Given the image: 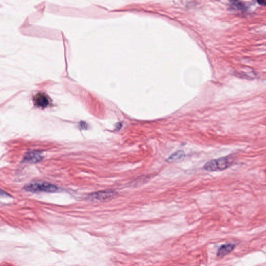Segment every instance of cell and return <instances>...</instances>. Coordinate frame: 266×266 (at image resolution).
<instances>
[{"label":"cell","instance_id":"1","mask_svg":"<svg viewBox=\"0 0 266 266\" xmlns=\"http://www.w3.org/2000/svg\"><path fill=\"white\" fill-rule=\"evenodd\" d=\"M232 164V158L225 156L208 161L204 165L203 169L208 171H222L228 169Z\"/></svg>","mask_w":266,"mask_h":266},{"label":"cell","instance_id":"2","mask_svg":"<svg viewBox=\"0 0 266 266\" xmlns=\"http://www.w3.org/2000/svg\"><path fill=\"white\" fill-rule=\"evenodd\" d=\"M24 189L30 192H56L58 188L54 184L43 182H34L30 183L24 187Z\"/></svg>","mask_w":266,"mask_h":266},{"label":"cell","instance_id":"3","mask_svg":"<svg viewBox=\"0 0 266 266\" xmlns=\"http://www.w3.org/2000/svg\"><path fill=\"white\" fill-rule=\"evenodd\" d=\"M117 193L112 190H106L100 191L97 193H93L89 195L88 197L91 200H105L115 197Z\"/></svg>","mask_w":266,"mask_h":266},{"label":"cell","instance_id":"4","mask_svg":"<svg viewBox=\"0 0 266 266\" xmlns=\"http://www.w3.org/2000/svg\"><path fill=\"white\" fill-rule=\"evenodd\" d=\"M42 159V154L38 151H30L24 156V160L26 163H35L41 161Z\"/></svg>","mask_w":266,"mask_h":266},{"label":"cell","instance_id":"5","mask_svg":"<svg viewBox=\"0 0 266 266\" xmlns=\"http://www.w3.org/2000/svg\"><path fill=\"white\" fill-rule=\"evenodd\" d=\"M34 103L35 105L41 108H45L49 104V99L44 93H39L34 97Z\"/></svg>","mask_w":266,"mask_h":266},{"label":"cell","instance_id":"6","mask_svg":"<svg viewBox=\"0 0 266 266\" xmlns=\"http://www.w3.org/2000/svg\"><path fill=\"white\" fill-rule=\"evenodd\" d=\"M235 248V245L231 243L225 244L224 245H221V246L219 248L217 252V257L222 258L224 256L228 255Z\"/></svg>","mask_w":266,"mask_h":266},{"label":"cell","instance_id":"7","mask_svg":"<svg viewBox=\"0 0 266 266\" xmlns=\"http://www.w3.org/2000/svg\"><path fill=\"white\" fill-rule=\"evenodd\" d=\"M184 157V153L182 151H179L171 154L168 158V161L169 162H175L180 160Z\"/></svg>","mask_w":266,"mask_h":266},{"label":"cell","instance_id":"8","mask_svg":"<svg viewBox=\"0 0 266 266\" xmlns=\"http://www.w3.org/2000/svg\"><path fill=\"white\" fill-rule=\"evenodd\" d=\"M231 5L232 8L237 10H242L244 8V5L239 0H232Z\"/></svg>","mask_w":266,"mask_h":266},{"label":"cell","instance_id":"9","mask_svg":"<svg viewBox=\"0 0 266 266\" xmlns=\"http://www.w3.org/2000/svg\"><path fill=\"white\" fill-rule=\"evenodd\" d=\"M257 2L261 5L266 6V0H257Z\"/></svg>","mask_w":266,"mask_h":266}]
</instances>
